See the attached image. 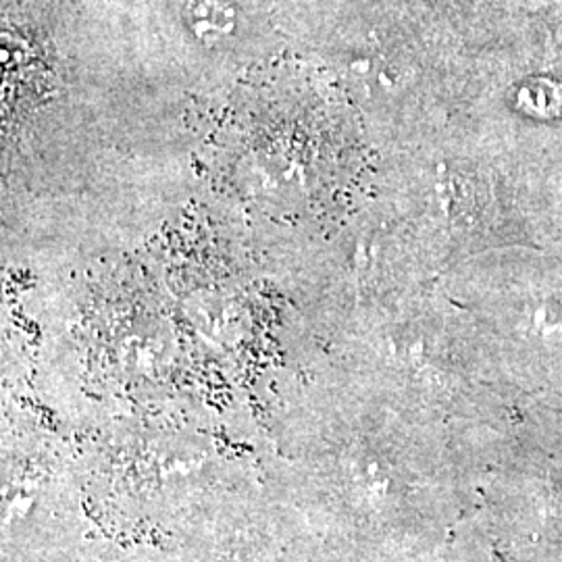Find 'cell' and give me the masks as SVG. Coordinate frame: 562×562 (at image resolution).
<instances>
[{"instance_id": "obj_2", "label": "cell", "mask_w": 562, "mask_h": 562, "mask_svg": "<svg viewBox=\"0 0 562 562\" xmlns=\"http://www.w3.org/2000/svg\"><path fill=\"white\" fill-rule=\"evenodd\" d=\"M521 101L525 106H529L531 113L550 115L557 113L559 106L562 109V92L550 81H538L522 90Z\"/></svg>"}, {"instance_id": "obj_1", "label": "cell", "mask_w": 562, "mask_h": 562, "mask_svg": "<svg viewBox=\"0 0 562 562\" xmlns=\"http://www.w3.org/2000/svg\"><path fill=\"white\" fill-rule=\"evenodd\" d=\"M186 15L190 30L202 41L225 36L234 27V9L225 0H190Z\"/></svg>"}]
</instances>
